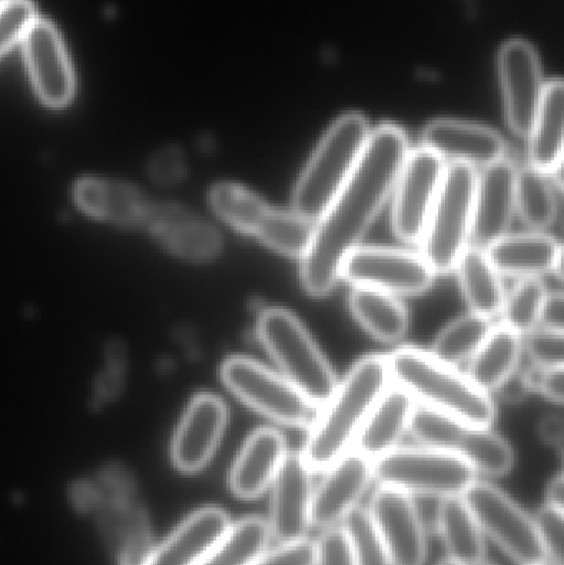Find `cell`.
<instances>
[{"mask_svg":"<svg viewBox=\"0 0 564 565\" xmlns=\"http://www.w3.org/2000/svg\"><path fill=\"white\" fill-rule=\"evenodd\" d=\"M407 154L409 141L400 126L383 125L370 132L347 184L315 222L310 247L301 260V282L308 295L321 298L334 288L344 258L360 247L393 194Z\"/></svg>","mask_w":564,"mask_h":565,"instance_id":"6da1fadb","label":"cell"},{"mask_svg":"<svg viewBox=\"0 0 564 565\" xmlns=\"http://www.w3.org/2000/svg\"><path fill=\"white\" fill-rule=\"evenodd\" d=\"M387 361L380 355L361 359L330 401L323 405L320 417L315 418L305 444V463L311 471L327 470L357 440L368 415L381 395L390 387Z\"/></svg>","mask_w":564,"mask_h":565,"instance_id":"7a4b0ae2","label":"cell"},{"mask_svg":"<svg viewBox=\"0 0 564 565\" xmlns=\"http://www.w3.org/2000/svg\"><path fill=\"white\" fill-rule=\"evenodd\" d=\"M386 361L391 381L419 402L421 407L473 427L490 428L496 422V404L489 392L430 352L406 345Z\"/></svg>","mask_w":564,"mask_h":565,"instance_id":"3957f363","label":"cell"},{"mask_svg":"<svg viewBox=\"0 0 564 565\" xmlns=\"http://www.w3.org/2000/svg\"><path fill=\"white\" fill-rule=\"evenodd\" d=\"M368 136L370 126L360 113H348L331 125L295 185V214L311 222L323 215L357 168Z\"/></svg>","mask_w":564,"mask_h":565,"instance_id":"277c9868","label":"cell"},{"mask_svg":"<svg viewBox=\"0 0 564 565\" xmlns=\"http://www.w3.org/2000/svg\"><path fill=\"white\" fill-rule=\"evenodd\" d=\"M257 335L284 377L315 407H323L337 391L338 381L328 359L300 319L284 308H267L257 321Z\"/></svg>","mask_w":564,"mask_h":565,"instance_id":"5b68a950","label":"cell"},{"mask_svg":"<svg viewBox=\"0 0 564 565\" xmlns=\"http://www.w3.org/2000/svg\"><path fill=\"white\" fill-rule=\"evenodd\" d=\"M477 171L450 162L424 232V258L436 274H450L469 247L476 201Z\"/></svg>","mask_w":564,"mask_h":565,"instance_id":"8992f818","label":"cell"},{"mask_svg":"<svg viewBox=\"0 0 564 565\" xmlns=\"http://www.w3.org/2000/svg\"><path fill=\"white\" fill-rule=\"evenodd\" d=\"M476 470L462 458L439 448L396 447L373 461L381 487L426 497H464L477 481Z\"/></svg>","mask_w":564,"mask_h":565,"instance_id":"52a82bcc","label":"cell"},{"mask_svg":"<svg viewBox=\"0 0 564 565\" xmlns=\"http://www.w3.org/2000/svg\"><path fill=\"white\" fill-rule=\"evenodd\" d=\"M409 431L424 447L439 448L462 458L476 473L503 477L515 465V451L496 431L464 424L430 408H414Z\"/></svg>","mask_w":564,"mask_h":565,"instance_id":"ba28073f","label":"cell"},{"mask_svg":"<svg viewBox=\"0 0 564 565\" xmlns=\"http://www.w3.org/2000/svg\"><path fill=\"white\" fill-rule=\"evenodd\" d=\"M221 377L235 397L277 424L300 428L317 418V407L290 381L254 359H227Z\"/></svg>","mask_w":564,"mask_h":565,"instance_id":"9c48e42d","label":"cell"},{"mask_svg":"<svg viewBox=\"0 0 564 565\" xmlns=\"http://www.w3.org/2000/svg\"><path fill=\"white\" fill-rule=\"evenodd\" d=\"M480 531L499 544L520 565L545 563L546 553L530 518L509 494L483 481H476L464 493Z\"/></svg>","mask_w":564,"mask_h":565,"instance_id":"30bf717a","label":"cell"},{"mask_svg":"<svg viewBox=\"0 0 564 565\" xmlns=\"http://www.w3.org/2000/svg\"><path fill=\"white\" fill-rule=\"evenodd\" d=\"M446 168V161L430 149H414L407 154L391 194V225L401 242H423Z\"/></svg>","mask_w":564,"mask_h":565,"instance_id":"8fae6325","label":"cell"},{"mask_svg":"<svg viewBox=\"0 0 564 565\" xmlns=\"http://www.w3.org/2000/svg\"><path fill=\"white\" fill-rule=\"evenodd\" d=\"M436 275L424 255L386 247H357L340 268V277L351 285L393 296L423 295Z\"/></svg>","mask_w":564,"mask_h":565,"instance_id":"7c38bea8","label":"cell"},{"mask_svg":"<svg viewBox=\"0 0 564 565\" xmlns=\"http://www.w3.org/2000/svg\"><path fill=\"white\" fill-rule=\"evenodd\" d=\"M368 514L393 565L426 564V530L413 494L381 487L371 500Z\"/></svg>","mask_w":564,"mask_h":565,"instance_id":"4fadbf2b","label":"cell"},{"mask_svg":"<svg viewBox=\"0 0 564 565\" xmlns=\"http://www.w3.org/2000/svg\"><path fill=\"white\" fill-rule=\"evenodd\" d=\"M22 42L36 95L52 108L68 105L75 93V76L55 26L35 19Z\"/></svg>","mask_w":564,"mask_h":565,"instance_id":"5bb4252c","label":"cell"},{"mask_svg":"<svg viewBox=\"0 0 564 565\" xmlns=\"http://www.w3.org/2000/svg\"><path fill=\"white\" fill-rule=\"evenodd\" d=\"M373 480V461L360 451L341 455L327 468L321 483L313 488L310 524L318 530H328L343 521L363 497Z\"/></svg>","mask_w":564,"mask_h":565,"instance_id":"9a60e30c","label":"cell"},{"mask_svg":"<svg viewBox=\"0 0 564 565\" xmlns=\"http://www.w3.org/2000/svg\"><path fill=\"white\" fill-rule=\"evenodd\" d=\"M499 66L510 128L529 136L543 95L535 50L523 40H510L500 50Z\"/></svg>","mask_w":564,"mask_h":565,"instance_id":"2e32d148","label":"cell"},{"mask_svg":"<svg viewBox=\"0 0 564 565\" xmlns=\"http://www.w3.org/2000/svg\"><path fill=\"white\" fill-rule=\"evenodd\" d=\"M272 513L268 530L280 544L307 540L310 530L311 470L300 454H287L272 483Z\"/></svg>","mask_w":564,"mask_h":565,"instance_id":"e0dca14e","label":"cell"},{"mask_svg":"<svg viewBox=\"0 0 564 565\" xmlns=\"http://www.w3.org/2000/svg\"><path fill=\"white\" fill-rule=\"evenodd\" d=\"M517 168L503 158L483 168L477 175L476 201H473V247H487L506 237L515 214Z\"/></svg>","mask_w":564,"mask_h":565,"instance_id":"ac0fdd59","label":"cell"},{"mask_svg":"<svg viewBox=\"0 0 564 565\" xmlns=\"http://www.w3.org/2000/svg\"><path fill=\"white\" fill-rule=\"evenodd\" d=\"M227 425V407L212 394L191 402L172 441V460L185 473L202 470L211 460Z\"/></svg>","mask_w":564,"mask_h":565,"instance_id":"d6986e66","label":"cell"},{"mask_svg":"<svg viewBox=\"0 0 564 565\" xmlns=\"http://www.w3.org/2000/svg\"><path fill=\"white\" fill-rule=\"evenodd\" d=\"M423 148L430 149L446 161L470 168H487L506 158L502 136L487 126L457 119H437L423 132Z\"/></svg>","mask_w":564,"mask_h":565,"instance_id":"ffe728a7","label":"cell"},{"mask_svg":"<svg viewBox=\"0 0 564 565\" xmlns=\"http://www.w3.org/2000/svg\"><path fill=\"white\" fill-rule=\"evenodd\" d=\"M486 255L492 267L507 277L539 278L556 274L562 278V245L540 232L507 234L487 247Z\"/></svg>","mask_w":564,"mask_h":565,"instance_id":"44dd1931","label":"cell"},{"mask_svg":"<svg viewBox=\"0 0 564 565\" xmlns=\"http://www.w3.org/2000/svg\"><path fill=\"white\" fill-rule=\"evenodd\" d=\"M169 252L188 260H207L217 252V235L195 215L172 202L149 205L145 225Z\"/></svg>","mask_w":564,"mask_h":565,"instance_id":"7402d4cb","label":"cell"},{"mask_svg":"<svg viewBox=\"0 0 564 565\" xmlns=\"http://www.w3.org/2000/svg\"><path fill=\"white\" fill-rule=\"evenodd\" d=\"M287 447L285 438L275 428H258L248 437L232 467L231 490L242 500H255L274 483Z\"/></svg>","mask_w":564,"mask_h":565,"instance_id":"603a6c76","label":"cell"},{"mask_svg":"<svg viewBox=\"0 0 564 565\" xmlns=\"http://www.w3.org/2000/svg\"><path fill=\"white\" fill-rule=\"evenodd\" d=\"M76 205L98 221L119 227H141L149 201L139 189L113 179L86 178L73 189Z\"/></svg>","mask_w":564,"mask_h":565,"instance_id":"cb8c5ba5","label":"cell"},{"mask_svg":"<svg viewBox=\"0 0 564 565\" xmlns=\"http://www.w3.org/2000/svg\"><path fill=\"white\" fill-rule=\"evenodd\" d=\"M231 527L225 511L204 508L151 554L146 565H199Z\"/></svg>","mask_w":564,"mask_h":565,"instance_id":"d4e9b609","label":"cell"},{"mask_svg":"<svg viewBox=\"0 0 564 565\" xmlns=\"http://www.w3.org/2000/svg\"><path fill=\"white\" fill-rule=\"evenodd\" d=\"M414 408V398L407 392L397 385L387 387L358 434L357 451L374 461L396 448L409 430Z\"/></svg>","mask_w":564,"mask_h":565,"instance_id":"484cf974","label":"cell"},{"mask_svg":"<svg viewBox=\"0 0 564 565\" xmlns=\"http://www.w3.org/2000/svg\"><path fill=\"white\" fill-rule=\"evenodd\" d=\"M564 89L560 79L543 86L542 102L530 131V168L546 175L562 172Z\"/></svg>","mask_w":564,"mask_h":565,"instance_id":"4316f807","label":"cell"},{"mask_svg":"<svg viewBox=\"0 0 564 565\" xmlns=\"http://www.w3.org/2000/svg\"><path fill=\"white\" fill-rule=\"evenodd\" d=\"M520 354L522 335L507 324L492 326L486 341L470 358L467 377L482 391H497V387L515 372Z\"/></svg>","mask_w":564,"mask_h":565,"instance_id":"83f0119b","label":"cell"},{"mask_svg":"<svg viewBox=\"0 0 564 565\" xmlns=\"http://www.w3.org/2000/svg\"><path fill=\"white\" fill-rule=\"evenodd\" d=\"M460 288L473 315L493 318L500 315L506 302V288L499 271L492 267L486 250L467 247L460 255L456 268Z\"/></svg>","mask_w":564,"mask_h":565,"instance_id":"f1b7e54d","label":"cell"},{"mask_svg":"<svg viewBox=\"0 0 564 565\" xmlns=\"http://www.w3.org/2000/svg\"><path fill=\"white\" fill-rule=\"evenodd\" d=\"M437 526L450 561L460 565L483 563V533L464 497L443 498L437 510Z\"/></svg>","mask_w":564,"mask_h":565,"instance_id":"f546056e","label":"cell"},{"mask_svg":"<svg viewBox=\"0 0 564 565\" xmlns=\"http://www.w3.org/2000/svg\"><path fill=\"white\" fill-rule=\"evenodd\" d=\"M350 308L358 322L386 344L401 341L409 329L407 309L390 292L357 286L350 295Z\"/></svg>","mask_w":564,"mask_h":565,"instance_id":"4dcf8cb0","label":"cell"},{"mask_svg":"<svg viewBox=\"0 0 564 565\" xmlns=\"http://www.w3.org/2000/svg\"><path fill=\"white\" fill-rule=\"evenodd\" d=\"M552 175L533 168L517 171L515 209L526 227L535 232L552 227L558 217V194Z\"/></svg>","mask_w":564,"mask_h":565,"instance_id":"1f68e13d","label":"cell"},{"mask_svg":"<svg viewBox=\"0 0 564 565\" xmlns=\"http://www.w3.org/2000/svg\"><path fill=\"white\" fill-rule=\"evenodd\" d=\"M212 211L235 231L241 234L257 237L262 224L267 218L268 207L264 199L258 198L251 189L234 182H221L212 188L211 195Z\"/></svg>","mask_w":564,"mask_h":565,"instance_id":"d6a6232c","label":"cell"},{"mask_svg":"<svg viewBox=\"0 0 564 565\" xmlns=\"http://www.w3.org/2000/svg\"><path fill=\"white\" fill-rule=\"evenodd\" d=\"M267 521L247 518L228 527L199 565H251L270 543Z\"/></svg>","mask_w":564,"mask_h":565,"instance_id":"836d02e7","label":"cell"},{"mask_svg":"<svg viewBox=\"0 0 564 565\" xmlns=\"http://www.w3.org/2000/svg\"><path fill=\"white\" fill-rule=\"evenodd\" d=\"M313 228V222L295 212L272 209L258 231L257 238L284 257L304 260L310 247Z\"/></svg>","mask_w":564,"mask_h":565,"instance_id":"e575fe53","label":"cell"},{"mask_svg":"<svg viewBox=\"0 0 564 565\" xmlns=\"http://www.w3.org/2000/svg\"><path fill=\"white\" fill-rule=\"evenodd\" d=\"M490 328H492L490 319L473 315V312L462 316V318L450 322L437 335L430 354L436 355L439 361L456 367V365L462 364V362L470 361V358L476 354L477 349L486 341Z\"/></svg>","mask_w":564,"mask_h":565,"instance_id":"d590c367","label":"cell"},{"mask_svg":"<svg viewBox=\"0 0 564 565\" xmlns=\"http://www.w3.org/2000/svg\"><path fill=\"white\" fill-rule=\"evenodd\" d=\"M546 296V286L540 278H523L503 302V324L520 335L535 331Z\"/></svg>","mask_w":564,"mask_h":565,"instance_id":"8d00e7d4","label":"cell"},{"mask_svg":"<svg viewBox=\"0 0 564 565\" xmlns=\"http://www.w3.org/2000/svg\"><path fill=\"white\" fill-rule=\"evenodd\" d=\"M354 551V565H393L364 508H354L343 520Z\"/></svg>","mask_w":564,"mask_h":565,"instance_id":"74e56055","label":"cell"},{"mask_svg":"<svg viewBox=\"0 0 564 565\" xmlns=\"http://www.w3.org/2000/svg\"><path fill=\"white\" fill-rule=\"evenodd\" d=\"M35 20V9L29 0H9L0 9V56L23 39Z\"/></svg>","mask_w":564,"mask_h":565,"instance_id":"f35d334b","label":"cell"},{"mask_svg":"<svg viewBox=\"0 0 564 565\" xmlns=\"http://www.w3.org/2000/svg\"><path fill=\"white\" fill-rule=\"evenodd\" d=\"M563 511L556 508L543 507L539 516L535 518L536 531H539L540 541H542L543 550L546 553L549 563L563 565L564 554V523Z\"/></svg>","mask_w":564,"mask_h":565,"instance_id":"ab89813d","label":"cell"},{"mask_svg":"<svg viewBox=\"0 0 564 565\" xmlns=\"http://www.w3.org/2000/svg\"><path fill=\"white\" fill-rule=\"evenodd\" d=\"M313 565H354V551L344 527H328L315 544Z\"/></svg>","mask_w":564,"mask_h":565,"instance_id":"60d3db41","label":"cell"},{"mask_svg":"<svg viewBox=\"0 0 564 565\" xmlns=\"http://www.w3.org/2000/svg\"><path fill=\"white\" fill-rule=\"evenodd\" d=\"M525 349L539 367H563V332L545 328L532 331Z\"/></svg>","mask_w":564,"mask_h":565,"instance_id":"b9f144b4","label":"cell"},{"mask_svg":"<svg viewBox=\"0 0 564 565\" xmlns=\"http://www.w3.org/2000/svg\"><path fill=\"white\" fill-rule=\"evenodd\" d=\"M315 544L308 540L280 544L275 551L257 557L251 565H313Z\"/></svg>","mask_w":564,"mask_h":565,"instance_id":"7bdbcfd3","label":"cell"},{"mask_svg":"<svg viewBox=\"0 0 564 565\" xmlns=\"http://www.w3.org/2000/svg\"><path fill=\"white\" fill-rule=\"evenodd\" d=\"M530 391H539L555 404H563V367H539L525 374Z\"/></svg>","mask_w":564,"mask_h":565,"instance_id":"ee69618b","label":"cell"},{"mask_svg":"<svg viewBox=\"0 0 564 565\" xmlns=\"http://www.w3.org/2000/svg\"><path fill=\"white\" fill-rule=\"evenodd\" d=\"M184 171L178 149H162L149 162V175L158 184H174Z\"/></svg>","mask_w":564,"mask_h":565,"instance_id":"f6af8a7d","label":"cell"},{"mask_svg":"<svg viewBox=\"0 0 564 565\" xmlns=\"http://www.w3.org/2000/svg\"><path fill=\"white\" fill-rule=\"evenodd\" d=\"M540 322H543V328L550 329V331L563 332L562 292H552V295L546 296L542 315H540Z\"/></svg>","mask_w":564,"mask_h":565,"instance_id":"bcb514c9","label":"cell"},{"mask_svg":"<svg viewBox=\"0 0 564 565\" xmlns=\"http://www.w3.org/2000/svg\"><path fill=\"white\" fill-rule=\"evenodd\" d=\"M497 391L500 392V397H502L503 401L509 402V404H517V402L523 401V398L526 397L530 387L525 375L515 374V372H513L512 375H509V377L497 387Z\"/></svg>","mask_w":564,"mask_h":565,"instance_id":"7dc6e473","label":"cell"},{"mask_svg":"<svg viewBox=\"0 0 564 565\" xmlns=\"http://www.w3.org/2000/svg\"><path fill=\"white\" fill-rule=\"evenodd\" d=\"M540 437L545 444L552 445V447L562 448L563 445V420L560 415H552L546 417L545 420L540 424Z\"/></svg>","mask_w":564,"mask_h":565,"instance_id":"c3c4849f","label":"cell"},{"mask_svg":"<svg viewBox=\"0 0 564 565\" xmlns=\"http://www.w3.org/2000/svg\"><path fill=\"white\" fill-rule=\"evenodd\" d=\"M123 369L116 365H109L108 371L103 372L98 381V392L105 397H115L121 388Z\"/></svg>","mask_w":564,"mask_h":565,"instance_id":"681fc988","label":"cell"},{"mask_svg":"<svg viewBox=\"0 0 564 565\" xmlns=\"http://www.w3.org/2000/svg\"><path fill=\"white\" fill-rule=\"evenodd\" d=\"M546 501L550 507L556 508V510H564V481L563 475L558 473L549 484V491H546Z\"/></svg>","mask_w":564,"mask_h":565,"instance_id":"f907efd6","label":"cell"},{"mask_svg":"<svg viewBox=\"0 0 564 565\" xmlns=\"http://www.w3.org/2000/svg\"><path fill=\"white\" fill-rule=\"evenodd\" d=\"M439 565H460V564H457V563H454V561L447 559V561H443V563H440Z\"/></svg>","mask_w":564,"mask_h":565,"instance_id":"816d5d0a","label":"cell"},{"mask_svg":"<svg viewBox=\"0 0 564 565\" xmlns=\"http://www.w3.org/2000/svg\"><path fill=\"white\" fill-rule=\"evenodd\" d=\"M9 2V0H0V9H2L6 3Z\"/></svg>","mask_w":564,"mask_h":565,"instance_id":"f5cc1de1","label":"cell"},{"mask_svg":"<svg viewBox=\"0 0 564 565\" xmlns=\"http://www.w3.org/2000/svg\"><path fill=\"white\" fill-rule=\"evenodd\" d=\"M532 565H555V564H552V563H549V561H545V563L532 564Z\"/></svg>","mask_w":564,"mask_h":565,"instance_id":"db71d44e","label":"cell"},{"mask_svg":"<svg viewBox=\"0 0 564 565\" xmlns=\"http://www.w3.org/2000/svg\"><path fill=\"white\" fill-rule=\"evenodd\" d=\"M479 565H493V564H489V563H482V564H479Z\"/></svg>","mask_w":564,"mask_h":565,"instance_id":"11a10c76","label":"cell"}]
</instances>
